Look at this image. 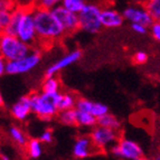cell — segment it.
<instances>
[{
  "label": "cell",
  "instance_id": "6da1fadb",
  "mask_svg": "<svg viewBox=\"0 0 160 160\" xmlns=\"http://www.w3.org/2000/svg\"><path fill=\"white\" fill-rule=\"evenodd\" d=\"M32 15L38 38V47L44 45H53L54 43L64 38L66 34L55 18L53 10L35 7L32 8Z\"/></svg>",
  "mask_w": 160,
  "mask_h": 160
},
{
  "label": "cell",
  "instance_id": "7a4b0ae2",
  "mask_svg": "<svg viewBox=\"0 0 160 160\" xmlns=\"http://www.w3.org/2000/svg\"><path fill=\"white\" fill-rule=\"evenodd\" d=\"M3 32L15 35L19 40L30 47H38V38L35 28L32 9L17 7L11 12L10 22Z\"/></svg>",
  "mask_w": 160,
  "mask_h": 160
},
{
  "label": "cell",
  "instance_id": "3957f363",
  "mask_svg": "<svg viewBox=\"0 0 160 160\" xmlns=\"http://www.w3.org/2000/svg\"><path fill=\"white\" fill-rule=\"evenodd\" d=\"M61 92L58 93H45V92H34L29 94L32 102V113L43 121H51L57 117L58 111V100Z\"/></svg>",
  "mask_w": 160,
  "mask_h": 160
},
{
  "label": "cell",
  "instance_id": "277c9868",
  "mask_svg": "<svg viewBox=\"0 0 160 160\" xmlns=\"http://www.w3.org/2000/svg\"><path fill=\"white\" fill-rule=\"evenodd\" d=\"M30 46L22 43L15 35L2 32L0 35V54L7 62L22 58L32 51Z\"/></svg>",
  "mask_w": 160,
  "mask_h": 160
},
{
  "label": "cell",
  "instance_id": "5b68a950",
  "mask_svg": "<svg viewBox=\"0 0 160 160\" xmlns=\"http://www.w3.org/2000/svg\"><path fill=\"white\" fill-rule=\"evenodd\" d=\"M102 5L96 2H86L84 8L78 13L80 29L88 34H96L102 29L101 25Z\"/></svg>",
  "mask_w": 160,
  "mask_h": 160
},
{
  "label": "cell",
  "instance_id": "8992f818",
  "mask_svg": "<svg viewBox=\"0 0 160 160\" xmlns=\"http://www.w3.org/2000/svg\"><path fill=\"white\" fill-rule=\"evenodd\" d=\"M42 61V49L39 47H32L29 54L22 58L7 62L6 74L9 75H22L32 72V69L39 65Z\"/></svg>",
  "mask_w": 160,
  "mask_h": 160
},
{
  "label": "cell",
  "instance_id": "52a82bcc",
  "mask_svg": "<svg viewBox=\"0 0 160 160\" xmlns=\"http://www.w3.org/2000/svg\"><path fill=\"white\" fill-rule=\"evenodd\" d=\"M110 152L120 160H134L142 157L143 149L133 139L120 137L114 146L110 148Z\"/></svg>",
  "mask_w": 160,
  "mask_h": 160
},
{
  "label": "cell",
  "instance_id": "ba28073f",
  "mask_svg": "<svg viewBox=\"0 0 160 160\" xmlns=\"http://www.w3.org/2000/svg\"><path fill=\"white\" fill-rule=\"evenodd\" d=\"M90 138L92 139L94 146L100 151L107 149L110 150V148L114 146L119 140L120 132L101 126H95L94 128H92L91 132H90Z\"/></svg>",
  "mask_w": 160,
  "mask_h": 160
},
{
  "label": "cell",
  "instance_id": "9c48e42d",
  "mask_svg": "<svg viewBox=\"0 0 160 160\" xmlns=\"http://www.w3.org/2000/svg\"><path fill=\"white\" fill-rule=\"evenodd\" d=\"M122 15L124 20L130 24H140L149 28L150 25L153 22L151 15L143 3H132L127 6L122 10Z\"/></svg>",
  "mask_w": 160,
  "mask_h": 160
},
{
  "label": "cell",
  "instance_id": "30bf717a",
  "mask_svg": "<svg viewBox=\"0 0 160 160\" xmlns=\"http://www.w3.org/2000/svg\"><path fill=\"white\" fill-rule=\"evenodd\" d=\"M53 13L66 35H71L80 29L78 13L69 11L62 5L53 9Z\"/></svg>",
  "mask_w": 160,
  "mask_h": 160
},
{
  "label": "cell",
  "instance_id": "8fae6325",
  "mask_svg": "<svg viewBox=\"0 0 160 160\" xmlns=\"http://www.w3.org/2000/svg\"><path fill=\"white\" fill-rule=\"evenodd\" d=\"M124 22L122 11H119L113 6L109 3H104L102 5L101 9V25L102 28H119Z\"/></svg>",
  "mask_w": 160,
  "mask_h": 160
},
{
  "label": "cell",
  "instance_id": "7c38bea8",
  "mask_svg": "<svg viewBox=\"0 0 160 160\" xmlns=\"http://www.w3.org/2000/svg\"><path fill=\"white\" fill-rule=\"evenodd\" d=\"M82 57V51L81 49H74L67 53L66 55L62 56L57 61H55L51 66H48L45 71V76H56L63 69L67 68L71 65L75 64L76 62L80 61Z\"/></svg>",
  "mask_w": 160,
  "mask_h": 160
},
{
  "label": "cell",
  "instance_id": "4fadbf2b",
  "mask_svg": "<svg viewBox=\"0 0 160 160\" xmlns=\"http://www.w3.org/2000/svg\"><path fill=\"white\" fill-rule=\"evenodd\" d=\"M73 156L78 159H85L93 156L98 151H100L94 146L90 136H80L76 138L73 144Z\"/></svg>",
  "mask_w": 160,
  "mask_h": 160
},
{
  "label": "cell",
  "instance_id": "5bb4252c",
  "mask_svg": "<svg viewBox=\"0 0 160 160\" xmlns=\"http://www.w3.org/2000/svg\"><path fill=\"white\" fill-rule=\"evenodd\" d=\"M32 113V102L29 95H24L19 98L15 103L10 107V114L15 120L19 122L26 121L29 115Z\"/></svg>",
  "mask_w": 160,
  "mask_h": 160
},
{
  "label": "cell",
  "instance_id": "9a60e30c",
  "mask_svg": "<svg viewBox=\"0 0 160 160\" xmlns=\"http://www.w3.org/2000/svg\"><path fill=\"white\" fill-rule=\"evenodd\" d=\"M75 109L90 113L93 117H95L96 119H99V118L103 117L104 114L109 113L108 105H105L104 103H101V102L91 101V100L85 99V98H78Z\"/></svg>",
  "mask_w": 160,
  "mask_h": 160
},
{
  "label": "cell",
  "instance_id": "2e32d148",
  "mask_svg": "<svg viewBox=\"0 0 160 160\" xmlns=\"http://www.w3.org/2000/svg\"><path fill=\"white\" fill-rule=\"evenodd\" d=\"M78 100V96L75 95L72 92H63V93H61L58 100V111L75 109Z\"/></svg>",
  "mask_w": 160,
  "mask_h": 160
},
{
  "label": "cell",
  "instance_id": "e0dca14e",
  "mask_svg": "<svg viewBox=\"0 0 160 160\" xmlns=\"http://www.w3.org/2000/svg\"><path fill=\"white\" fill-rule=\"evenodd\" d=\"M98 126H101L104 127V128L111 129V130L119 131L120 132L121 128H122V123H121L119 118H117L114 114H111L109 112L107 114H104L103 117L98 119Z\"/></svg>",
  "mask_w": 160,
  "mask_h": 160
},
{
  "label": "cell",
  "instance_id": "ac0fdd59",
  "mask_svg": "<svg viewBox=\"0 0 160 160\" xmlns=\"http://www.w3.org/2000/svg\"><path fill=\"white\" fill-rule=\"evenodd\" d=\"M76 126L81 128L92 129L98 126V119L88 112L76 110Z\"/></svg>",
  "mask_w": 160,
  "mask_h": 160
},
{
  "label": "cell",
  "instance_id": "d6986e66",
  "mask_svg": "<svg viewBox=\"0 0 160 160\" xmlns=\"http://www.w3.org/2000/svg\"><path fill=\"white\" fill-rule=\"evenodd\" d=\"M26 152L28 157L32 158V159H38V158L42 157L43 155V143L38 138H32L29 139L28 142H27L26 147Z\"/></svg>",
  "mask_w": 160,
  "mask_h": 160
},
{
  "label": "cell",
  "instance_id": "ffe728a7",
  "mask_svg": "<svg viewBox=\"0 0 160 160\" xmlns=\"http://www.w3.org/2000/svg\"><path fill=\"white\" fill-rule=\"evenodd\" d=\"M61 81L57 76H45L42 82L40 91L45 93H58L61 92Z\"/></svg>",
  "mask_w": 160,
  "mask_h": 160
},
{
  "label": "cell",
  "instance_id": "44dd1931",
  "mask_svg": "<svg viewBox=\"0 0 160 160\" xmlns=\"http://www.w3.org/2000/svg\"><path fill=\"white\" fill-rule=\"evenodd\" d=\"M9 137H10L11 140H12L17 146L22 147V148L26 147L27 142L29 140L28 137H27V134L25 133V131L17 126H11L10 128H9Z\"/></svg>",
  "mask_w": 160,
  "mask_h": 160
},
{
  "label": "cell",
  "instance_id": "7402d4cb",
  "mask_svg": "<svg viewBox=\"0 0 160 160\" xmlns=\"http://www.w3.org/2000/svg\"><path fill=\"white\" fill-rule=\"evenodd\" d=\"M56 119L63 126L66 127H75L76 126V109L64 110L57 113Z\"/></svg>",
  "mask_w": 160,
  "mask_h": 160
},
{
  "label": "cell",
  "instance_id": "603a6c76",
  "mask_svg": "<svg viewBox=\"0 0 160 160\" xmlns=\"http://www.w3.org/2000/svg\"><path fill=\"white\" fill-rule=\"evenodd\" d=\"M155 22H160V0H146L143 2Z\"/></svg>",
  "mask_w": 160,
  "mask_h": 160
},
{
  "label": "cell",
  "instance_id": "cb8c5ba5",
  "mask_svg": "<svg viewBox=\"0 0 160 160\" xmlns=\"http://www.w3.org/2000/svg\"><path fill=\"white\" fill-rule=\"evenodd\" d=\"M86 1L85 0H63L62 6L68 9L69 11L75 13H78L85 6Z\"/></svg>",
  "mask_w": 160,
  "mask_h": 160
},
{
  "label": "cell",
  "instance_id": "d4e9b609",
  "mask_svg": "<svg viewBox=\"0 0 160 160\" xmlns=\"http://www.w3.org/2000/svg\"><path fill=\"white\" fill-rule=\"evenodd\" d=\"M63 0H38L36 7L43 9H48V10H53L56 7L62 5Z\"/></svg>",
  "mask_w": 160,
  "mask_h": 160
},
{
  "label": "cell",
  "instance_id": "484cf974",
  "mask_svg": "<svg viewBox=\"0 0 160 160\" xmlns=\"http://www.w3.org/2000/svg\"><path fill=\"white\" fill-rule=\"evenodd\" d=\"M17 8L15 0H0V12H12Z\"/></svg>",
  "mask_w": 160,
  "mask_h": 160
},
{
  "label": "cell",
  "instance_id": "4316f807",
  "mask_svg": "<svg viewBox=\"0 0 160 160\" xmlns=\"http://www.w3.org/2000/svg\"><path fill=\"white\" fill-rule=\"evenodd\" d=\"M148 58H149V56H148L147 52H144V51L136 52V53L133 54V56H132V61H133V63L136 65L146 64L148 62Z\"/></svg>",
  "mask_w": 160,
  "mask_h": 160
},
{
  "label": "cell",
  "instance_id": "83f0119b",
  "mask_svg": "<svg viewBox=\"0 0 160 160\" xmlns=\"http://www.w3.org/2000/svg\"><path fill=\"white\" fill-rule=\"evenodd\" d=\"M148 32H150V35L152 36L153 39L160 43V22H155L153 20V22L148 28Z\"/></svg>",
  "mask_w": 160,
  "mask_h": 160
},
{
  "label": "cell",
  "instance_id": "f1b7e54d",
  "mask_svg": "<svg viewBox=\"0 0 160 160\" xmlns=\"http://www.w3.org/2000/svg\"><path fill=\"white\" fill-rule=\"evenodd\" d=\"M42 141V143L45 144V143H52L54 140V133L53 131L51 129H45V130L40 133L39 138H38Z\"/></svg>",
  "mask_w": 160,
  "mask_h": 160
},
{
  "label": "cell",
  "instance_id": "f546056e",
  "mask_svg": "<svg viewBox=\"0 0 160 160\" xmlns=\"http://www.w3.org/2000/svg\"><path fill=\"white\" fill-rule=\"evenodd\" d=\"M17 3V7L19 8H26V9H32L36 7L38 0H15Z\"/></svg>",
  "mask_w": 160,
  "mask_h": 160
},
{
  "label": "cell",
  "instance_id": "4dcf8cb0",
  "mask_svg": "<svg viewBox=\"0 0 160 160\" xmlns=\"http://www.w3.org/2000/svg\"><path fill=\"white\" fill-rule=\"evenodd\" d=\"M10 16H11V12H5V11L0 12V27L3 29V32H5V29L9 25Z\"/></svg>",
  "mask_w": 160,
  "mask_h": 160
},
{
  "label": "cell",
  "instance_id": "1f68e13d",
  "mask_svg": "<svg viewBox=\"0 0 160 160\" xmlns=\"http://www.w3.org/2000/svg\"><path fill=\"white\" fill-rule=\"evenodd\" d=\"M130 25H131V29L133 30L136 34L146 35L148 32V27L143 26V25H140V24H130Z\"/></svg>",
  "mask_w": 160,
  "mask_h": 160
},
{
  "label": "cell",
  "instance_id": "d6a6232c",
  "mask_svg": "<svg viewBox=\"0 0 160 160\" xmlns=\"http://www.w3.org/2000/svg\"><path fill=\"white\" fill-rule=\"evenodd\" d=\"M6 66H7V61L0 54V78L6 74Z\"/></svg>",
  "mask_w": 160,
  "mask_h": 160
},
{
  "label": "cell",
  "instance_id": "836d02e7",
  "mask_svg": "<svg viewBox=\"0 0 160 160\" xmlns=\"http://www.w3.org/2000/svg\"><path fill=\"white\" fill-rule=\"evenodd\" d=\"M3 104H5V100H3L2 93H1V91H0V108H2Z\"/></svg>",
  "mask_w": 160,
  "mask_h": 160
},
{
  "label": "cell",
  "instance_id": "e575fe53",
  "mask_svg": "<svg viewBox=\"0 0 160 160\" xmlns=\"http://www.w3.org/2000/svg\"><path fill=\"white\" fill-rule=\"evenodd\" d=\"M0 160H10V158L7 155H3V153H0Z\"/></svg>",
  "mask_w": 160,
  "mask_h": 160
},
{
  "label": "cell",
  "instance_id": "d590c367",
  "mask_svg": "<svg viewBox=\"0 0 160 160\" xmlns=\"http://www.w3.org/2000/svg\"><path fill=\"white\" fill-rule=\"evenodd\" d=\"M134 160H151V159H149V158H147V157H144V156H142V157L137 158V159H134Z\"/></svg>",
  "mask_w": 160,
  "mask_h": 160
},
{
  "label": "cell",
  "instance_id": "8d00e7d4",
  "mask_svg": "<svg viewBox=\"0 0 160 160\" xmlns=\"http://www.w3.org/2000/svg\"><path fill=\"white\" fill-rule=\"evenodd\" d=\"M153 160H160V153H159V155H157V157H156Z\"/></svg>",
  "mask_w": 160,
  "mask_h": 160
},
{
  "label": "cell",
  "instance_id": "74e56055",
  "mask_svg": "<svg viewBox=\"0 0 160 160\" xmlns=\"http://www.w3.org/2000/svg\"><path fill=\"white\" fill-rule=\"evenodd\" d=\"M2 32H3V29H2V28H1V27H0V35L2 34Z\"/></svg>",
  "mask_w": 160,
  "mask_h": 160
},
{
  "label": "cell",
  "instance_id": "f35d334b",
  "mask_svg": "<svg viewBox=\"0 0 160 160\" xmlns=\"http://www.w3.org/2000/svg\"><path fill=\"white\" fill-rule=\"evenodd\" d=\"M105 1H110V0H105Z\"/></svg>",
  "mask_w": 160,
  "mask_h": 160
}]
</instances>
